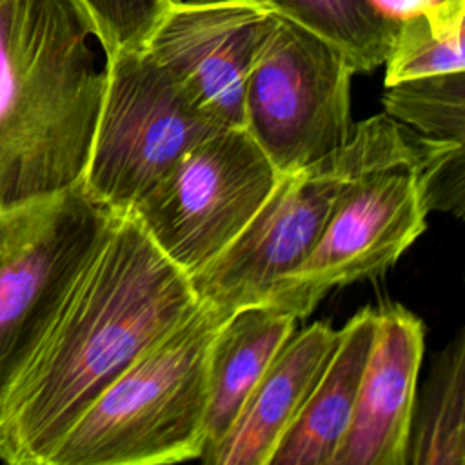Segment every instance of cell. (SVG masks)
I'll list each match as a JSON object with an SVG mask.
<instances>
[{"mask_svg": "<svg viewBox=\"0 0 465 465\" xmlns=\"http://www.w3.org/2000/svg\"><path fill=\"white\" fill-rule=\"evenodd\" d=\"M272 16L254 0H176L143 51L218 120L243 127L249 67Z\"/></svg>", "mask_w": 465, "mask_h": 465, "instance_id": "cell-10", "label": "cell"}, {"mask_svg": "<svg viewBox=\"0 0 465 465\" xmlns=\"http://www.w3.org/2000/svg\"><path fill=\"white\" fill-rule=\"evenodd\" d=\"M354 74L325 40L272 16L249 67L243 129L278 174L303 169L351 140Z\"/></svg>", "mask_w": 465, "mask_h": 465, "instance_id": "cell-7", "label": "cell"}, {"mask_svg": "<svg viewBox=\"0 0 465 465\" xmlns=\"http://www.w3.org/2000/svg\"><path fill=\"white\" fill-rule=\"evenodd\" d=\"M427 214L414 176V147L354 173L312 251L272 287L263 305L296 320L309 316L329 291L392 267L425 231Z\"/></svg>", "mask_w": 465, "mask_h": 465, "instance_id": "cell-9", "label": "cell"}, {"mask_svg": "<svg viewBox=\"0 0 465 465\" xmlns=\"http://www.w3.org/2000/svg\"><path fill=\"white\" fill-rule=\"evenodd\" d=\"M414 176L427 213L443 211L456 218L465 209V142L429 138L412 133Z\"/></svg>", "mask_w": 465, "mask_h": 465, "instance_id": "cell-19", "label": "cell"}, {"mask_svg": "<svg viewBox=\"0 0 465 465\" xmlns=\"http://www.w3.org/2000/svg\"><path fill=\"white\" fill-rule=\"evenodd\" d=\"M116 218L80 183L0 213V407Z\"/></svg>", "mask_w": 465, "mask_h": 465, "instance_id": "cell-5", "label": "cell"}, {"mask_svg": "<svg viewBox=\"0 0 465 465\" xmlns=\"http://www.w3.org/2000/svg\"><path fill=\"white\" fill-rule=\"evenodd\" d=\"M171 2H176V0H154V4L158 5V9H163L167 4H171Z\"/></svg>", "mask_w": 465, "mask_h": 465, "instance_id": "cell-22", "label": "cell"}, {"mask_svg": "<svg viewBox=\"0 0 465 465\" xmlns=\"http://www.w3.org/2000/svg\"><path fill=\"white\" fill-rule=\"evenodd\" d=\"M229 314L200 302L102 391L45 465H160L200 458L209 347Z\"/></svg>", "mask_w": 465, "mask_h": 465, "instance_id": "cell-3", "label": "cell"}, {"mask_svg": "<svg viewBox=\"0 0 465 465\" xmlns=\"http://www.w3.org/2000/svg\"><path fill=\"white\" fill-rule=\"evenodd\" d=\"M338 49L354 73L383 65L394 24L369 0H254Z\"/></svg>", "mask_w": 465, "mask_h": 465, "instance_id": "cell-16", "label": "cell"}, {"mask_svg": "<svg viewBox=\"0 0 465 465\" xmlns=\"http://www.w3.org/2000/svg\"><path fill=\"white\" fill-rule=\"evenodd\" d=\"M294 325L292 314L263 303L240 307L222 322L207 358L205 447L202 456L227 434L271 360L294 332Z\"/></svg>", "mask_w": 465, "mask_h": 465, "instance_id": "cell-14", "label": "cell"}, {"mask_svg": "<svg viewBox=\"0 0 465 465\" xmlns=\"http://www.w3.org/2000/svg\"><path fill=\"white\" fill-rule=\"evenodd\" d=\"M278 176L243 127H223L193 145L127 214L189 276L245 227Z\"/></svg>", "mask_w": 465, "mask_h": 465, "instance_id": "cell-8", "label": "cell"}, {"mask_svg": "<svg viewBox=\"0 0 465 465\" xmlns=\"http://www.w3.org/2000/svg\"><path fill=\"white\" fill-rule=\"evenodd\" d=\"M376 311L352 416L331 465H405L425 327L400 303Z\"/></svg>", "mask_w": 465, "mask_h": 465, "instance_id": "cell-11", "label": "cell"}, {"mask_svg": "<svg viewBox=\"0 0 465 465\" xmlns=\"http://www.w3.org/2000/svg\"><path fill=\"white\" fill-rule=\"evenodd\" d=\"M105 58L124 51H142L156 24L154 0H69Z\"/></svg>", "mask_w": 465, "mask_h": 465, "instance_id": "cell-20", "label": "cell"}, {"mask_svg": "<svg viewBox=\"0 0 465 465\" xmlns=\"http://www.w3.org/2000/svg\"><path fill=\"white\" fill-rule=\"evenodd\" d=\"M463 29L465 24L434 31L423 16L396 22L383 62L385 85L465 71Z\"/></svg>", "mask_w": 465, "mask_h": 465, "instance_id": "cell-18", "label": "cell"}, {"mask_svg": "<svg viewBox=\"0 0 465 465\" xmlns=\"http://www.w3.org/2000/svg\"><path fill=\"white\" fill-rule=\"evenodd\" d=\"M383 109L423 136L465 142V71L385 85Z\"/></svg>", "mask_w": 465, "mask_h": 465, "instance_id": "cell-17", "label": "cell"}, {"mask_svg": "<svg viewBox=\"0 0 465 465\" xmlns=\"http://www.w3.org/2000/svg\"><path fill=\"white\" fill-rule=\"evenodd\" d=\"M376 322L378 311L363 307L340 329L325 369L280 440L269 465H331L352 416Z\"/></svg>", "mask_w": 465, "mask_h": 465, "instance_id": "cell-13", "label": "cell"}, {"mask_svg": "<svg viewBox=\"0 0 465 465\" xmlns=\"http://www.w3.org/2000/svg\"><path fill=\"white\" fill-rule=\"evenodd\" d=\"M405 465H465V332L434 358L416 398Z\"/></svg>", "mask_w": 465, "mask_h": 465, "instance_id": "cell-15", "label": "cell"}, {"mask_svg": "<svg viewBox=\"0 0 465 465\" xmlns=\"http://www.w3.org/2000/svg\"><path fill=\"white\" fill-rule=\"evenodd\" d=\"M380 16L396 24L423 16L434 31L465 24V0H369Z\"/></svg>", "mask_w": 465, "mask_h": 465, "instance_id": "cell-21", "label": "cell"}, {"mask_svg": "<svg viewBox=\"0 0 465 465\" xmlns=\"http://www.w3.org/2000/svg\"><path fill=\"white\" fill-rule=\"evenodd\" d=\"M412 149L409 129L387 113L354 124L351 140L294 173L280 174L245 227L189 274L198 302L223 312L263 303L318 242L343 183L358 171Z\"/></svg>", "mask_w": 465, "mask_h": 465, "instance_id": "cell-4", "label": "cell"}, {"mask_svg": "<svg viewBox=\"0 0 465 465\" xmlns=\"http://www.w3.org/2000/svg\"><path fill=\"white\" fill-rule=\"evenodd\" d=\"M69 0H0V213L82 182L104 91Z\"/></svg>", "mask_w": 465, "mask_h": 465, "instance_id": "cell-2", "label": "cell"}, {"mask_svg": "<svg viewBox=\"0 0 465 465\" xmlns=\"http://www.w3.org/2000/svg\"><path fill=\"white\" fill-rule=\"evenodd\" d=\"M229 127L143 49L105 58L82 189L114 214L131 207L198 142Z\"/></svg>", "mask_w": 465, "mask_h": 465, "instance_id": "cell-6", "label": "cell"}, {"mask_svg": "<svg viewBox=\"0 0 465 465\" xmlns=\"http://www.w3.org/2000/svg\"><path fill=\"white\" fill-rule=\"evenodd\" d=\"M198 303L189 276L120 214L0 407V461L45 465L102 391Z\"/></svg>", "mask_w": 465, "mask_h": 465, "instance_id": "cell-1", "label": "cell"}, {"mask_svg": "<svg viewBox=\"0 0 465 465\" xmlns=\"http://www.w3.org/2000/svg\"><path fill=\"white\" fill-rule=\"evenodd\" d=\"M340 329L312 322L292 332L245 400L234 423L200 460L209 465H269L280 440L325 369Z\"/></svg>", "mask_w": 465, "mask_h": 465, "instance_id": "cell-12", "label": "cell"}]
</instances>
